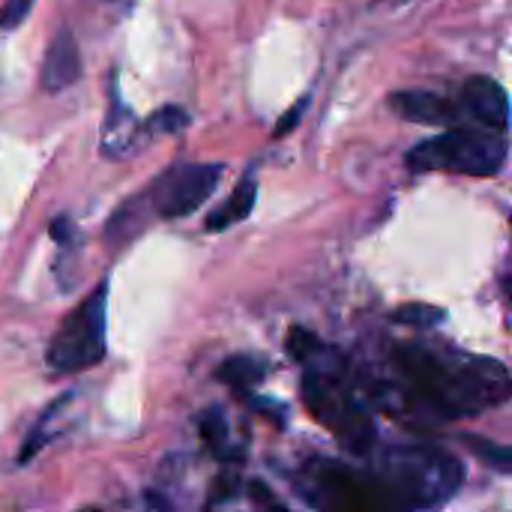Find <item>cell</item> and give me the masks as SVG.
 <instances>
[{
  "mask_svg": "<svg viewBox=\"0 0 512 512\" xmlns=\"http://www.w3.org/2000/svg\"><path fill=\"white\" fill-rule=\"evenodd\" d=\"M108 285H99L81 306H75L51 339L48 363L57 372H84L105 357Z\"/></svg>",
  "mask_w": 512,
  "mask_h": 512,
  "instance_id": "5b68a950",
  "label": "cell"
},
{
  "mask_svg": "<svg viewBox=\"0 0 512 512\" xmlns=\"http://www.w3.org/2000/svg\"><path fill=\"white\" fill-rule=\"evenodd\" d=\"M390 357L405 396L435 420L477 417L512 399V375L492 357L432 342H402Z\"/></svg>",
  "mask_w": 512,
  "mask_h": 512,
  "instance_id": "6da1fadb",
  "label": "cell"
},
{
  "mask_svg": "<svg viewBox=\"0 0 512 512\" xmlns=\"http://www.w3.org/2000/svg\"><path fill=\"white\" fill-rule=\"evenodd\" d=\"M30 6H33V0H6L0 9V30L18 27L30 15Z\"/></svg>",
  "mask_w": 512,
  "mask_h": 512,
  "instance_id": "ac0fdd59",
  "label": "cell"
},
{
  "mask_svg": "<svg viewBox=\"0 0 512 512\" xmlns=\"http://www.w3.org/2000/svg\"><path fill=\"white\" fill-rule=\"evenodd\" d=\"M264 375H267L264 363H261L258 357H249V354L228 357V360L219 366V372H216V378H219L222 384H228V387H231L234 393H240V396L252 393V390L264 381Z\"/></svg>",
  "mask_w": 512,
  "mask_h": 512,
  "instance_id": "7c38bea8",
  "label": "cell"
},
{
  "mask_svg": "<svg viewBox=\"0 0 512 512\" xmlns=\"http://www.w3.org/2000/svg\"><path fill=\"white\" fill-rule=\"evenodd\" d=\"M327 348H321L309 363L303 375V402L309 414L336 435L351 453L366 456L375 444V423L363 399L345 384V375L324 363Z\"/></svg>",
  "mask_w": 512,
  "mask_h": 512,
  "instance_id": "3957f363",
  "label": "cell"
},
{
  "mask_svg": "<svg viewBox=\"0 0 512 512\" xmlns=\"http://www.w3.org/2000/svg\"><path fill=\"white\" fill-rule=\"evenodd\" d=\"M186 123H189V114H186L183 108L165 105V108H159V111L150 117L147 129H150V132H180Z\"/></svg>",
  "mask_w": 512,
  "mask_h": 512,
  "instance_id": "e0dca14e",
  "label": "cell"
},
{
  "mask_svg": "<svg viewBox=\"0 0 512 512\" xmlns=\"http://www.w3.org/2000/svg\"><path fill=\"white\" fill-rule=\"evenodd\" d=\"M306 498L315 507L333 510H387L393 507L372 474H357L336 462H312Z\"/></svg>",
  "mask_w": 512,
  "mask_h": 512,
  "instance_id": "8992f818",
  "label": "cell"
},
{
  "mask_svg": "<svg viewBox=\"0 0 512 512\" xmlns=\"http://www.w3.org/2000/svg\"><path fill=\"white\" fill-rule=\"evenodd\" d=\"M198 432H201V441L213 450V456H219L222 462H231V459H240V450L231 447L228 441V420L219 408H210L201 414L198 420Z\"/></svg>",
  "mask_w": 512,
  "mask_h": 512,
  "instance_id": "4fadbf2b",
  "label": "cell"
},
{
  "mask_svg": "<svg viewBox=\"0 0 512 512\" xmlns=\"http://www.w3.org/2000/svg\"><path fill=\"white\" fill-rule=\"evenodd\" d=\"M372 477L393 507L426 510L450 501L462 480V462L432 444H393L372 462Z\"/></svg>",
  "mask_w": 512,
  "mask_h": 512,
  "instance_id": "7a4b0ae2",
  "label": "cell"
},
{
  "mask_svg": "<svg viewBox=\"0 0 512 512\" xmlns=\"http://www.w3.org/2000/svg\"><path fill=\"white\" fill-rule=\"evenodd\" d=\"M69 234H72V222H69V219L60 216V219L51 222V237H54V240H66Z\"/></svg>",
  "mask_w": 512,
  "mask_h": 512,
  "instance_id": "7402d4cb",
  "label": "cell"
},
{
  "mask_svg": "<svg viewBox=\"0 0 512 512\" xmlns=\"http://www.w3.org/2000/svg\"><path fill=\"white\" fill-rule=\"evenodd\" d=\"M222 171L225 168L219 162H192L168 168L147 192L150 210L165 219H183L195 213L216 192Z\"/></svg>",
  "mask_w": 512,
  "mask_h": 512,
  "instance_id": "52a82bcc",
  "label": "cell"
},
{
  "mask_svg": "<svg viewBox=\"0 0 512 512\" xmlns=\"http://www.w3.org/2000/svg\"><path fill=\"white\" fill-rule=\"evenodd\" d=\"M444 318H447V312L438 306H429V303H405L393 312V321L408 324V327H435Z\"/></svg>",
  "mask_w": 512,
  "mask_h": 512,
  "instance_id": "9a60e30c",
  "label": "cell"
},
{
  "mask_svg": "<svg viewBox=\"0 0 512 512\" xmlns=\"http://www.w3.org/2000/svg\"><path fill=\"white\" fill-rule=\"evenodd\" d=\"M462 108L486 129H510V96L489 75H477L462 87Z\"/></svg>",
  "mask_w": 512,
  "mask_h": 512,
  "instance_id": "ba28073f",
  "label": "cell"
},
{
  "mask_svg": "<svg viewBox=\"0 0 512 512\" xmlns=\"http://www.w3.org/2000/svg\"><path fill=\"white\" fill-rule=\"evenodd\" d=\"M507 138L498 129H474V126H450L435 138H426L408 150V168L423 171H447L465 177H492L507 162Z\"/></svg>",
  "mask_w": 512,
  "mask_h": 512,
  "instance_id": "277c9868",
  "label": "cell"
},
{
  "mask_svg": "<svg viewBox=\"0 0 512 512\" xmlns=\"http://www.w3.org/2000/svg\"><path fill=\"white\" fill-rule=\"evenodd\" d=\"M321 348H324L321 339H318L312 330H306V327H294V330L288 333V354H291L297 363H303V366H306Z\"/></svg>",
  "mask_w": 512,
  "mask_h": 512,
  "instance_id": "2e32d148",
  "label": "cell"
},
{
  "mask_svg": "<svg viewBox=\"0 0 512 512\" xmlns=\"http://www.w3.org/2000/svg\"><path fill=\"white\" fill-rule=\"evenodd\" d=\"M249 492H252V498L258 501V504H267V507H279V501L267 492V486H261V483H252L249 486Z\"/></svg>",
  "mask_w": 512,
  "mask_h": 512,
  "instance_id": "44dd1931",
  "label": "cell"
},
{
  "mask_svg": "<svg viewBox=\"0 0 512 512\" xmlns=\"http://www.w3.org/2000/svg\"><path fill=\"white\" fill-rule=\"evenodd\" d=\"M240 477L237 474H222L216 483H213V492H210V504H225V501H231L240 489Z\"/></svg>",
  "mask_w": 512,
  "mask_h": 512,
  "instance_id": "d6986e66",
  "label": "cell"
},
{
  "mask_svg": "<svg viewBox=\"0 0 512 512\" xmlns=\"http://www.w3.org/2000/svg\"><path fill=\"white\" fill-rule=\"evenodd\" d=\"M507 291H510V294H512V282H507Z\"/></svg>",
  "mask_w": 512,
  "mask_h": 512,
  "instance_id": "603a6c76",
  "label": "cell"
},
{
  "mask_svg": "<svg viewBox=\"0 0 512 512\" xmlns=\"http://www.w3.org/2000/svg\"><path fill=\"white\" fill-rule=\"evenodd\" d=\"M468 450L486 462L489 468L501 471V474H512V447H504V444H495V441H486V438H465Z\"/></svg>",
  "mask_w": 512,
  "mask_h": 512,
  "instance_id": "5bb4252c",
  "label": "cell"
},
{
  "mask_svg": "<svg viewBox=\"0 0 512 512\" xmlns=\"http://www.w3.org/2000/svg\"><path fill=\"white\" fill-rule=\"evenodd\" d=\"M306 105H309V96H303L300 102H294L291 105V111L285 114V117H279V123H276V129H273V135L276 138H282V135H288L300 120H303V114H306Z\"/></svg>",
  "mask_w": 512,
  "mask_h": 512,
  "instance_id": "ffe728a7",
  "label": "cell"
},
{
  "mask_svg": "<svg viewBox=\"0 0 512 512\" xmlns=\"http://www.w3.org/2000/svg\"><path fill=\"white\" fill-rule=\"evenodd\" d=\"M81 75V54H78V42L72 36V30H57L48 51H45V60H42V87L48 93H57V90H66L69 84H75Z\"/></svg>",
  "mask_w": 512,
  "mask_h": 512,
  "instance_id": "30bf717a",
  "label": "cell"
},
{
  "mask_svg": "<svg viewBox=\"0 0 512 512\" xmlns=\"http://www.w3.org/2000/svg\"><path fill=\"white\" fill-rule=\"evenodd\" d=\"M255 198H258V183H255V177L246 174L237 183V189L228 195V201L207 216V231H225V228L243 222L255 210Z\"/></svg>",
  "mask_w": 512,
  "mask_h": 512,
  "instance_id": "8fae6325",
  "label": "cell"
},
{
  "mask_svg": "<svg viewBox=\"0 0 512 512\" xmlns=\"http://www.w3.org/2000/svg\"><path fill=\"white\" fill-rule=\"evenodd\" d=\"M390 108L411 120V123H423V126H459V111L462 105H456L453 99L441 96V93H429V90H402L390 96Z\"/></svg>",
  "mask_w": 512,
  "mask_h": 512,
  "instance_id": "9c48e42d",
  "label": "cell"
}]
</instances>
